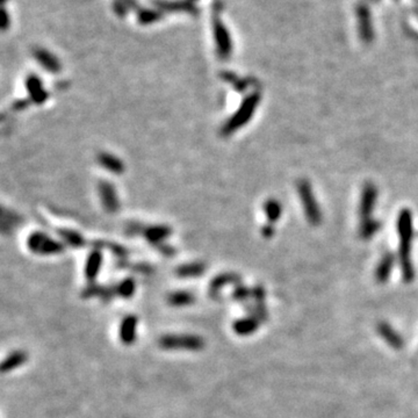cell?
I'll use <instances>...</instances> for the list:
<instances>
[{"label": "cell", "instance_id": "obj_1", "mask_svg": "<svg viewBox=\"0 0 418 418\" xmlns=\"http://www.w3.org/2000/svg\"><path fill=\"white\" fill-rule=\"evenodd\" d=\"M397 233L400 238V250L399 258L402 276L405 282H410L415 273H413V266L411 261V248L413 238V221L412 213L410 209L404 208L399 213L397 216Z\"/></svg>", "mask_w": 418, "mask_h": 418}, {"label": "cell", "instance_id": "obj_2", "mask_svg": "<svg viewBox=\"0 0 418 418\" xmlns=\"http://www.w3.org/2000/svg\"><path fill=\"white\" fill-rule=\"evenodd\" d=\"M296 190L300 196L303 212H305L306 219L311 225H319L322 222V212L318 206V202L311 188L310 183L308 180L302 179L297 183Z\"/></svg>", "mask_w": 418, "mask_h": 418}, {"label": "cell", "instance_id": "obj_3", "mask_svg": "<svg viewBox=\"0 0 418 418\" xmlns=\"http://www.w3.org/2000/svg\"><path fill=\"white\" fill-rule=\"evenodd\" d=\"M159 345L165 350H201L204 342L198 336H172L167 335L159 339Z\"/></svg>", "mask_w": 418, "mask_h": 418}, {"label": "cell", "instance_id": "obj_4", "mask_svg": "<svg viewBox=\"0 0 418 418\" xmlns=\"http://www.w3.org/2000/svg\"><path fill=\"white\" fill-rule=\"evenodd\" d=\"M376 200H378V188L372 183L365 184L359 203L360 224L371 222L374 220L373 212H374Z\"/></svg>", "mask_w": 418, "mask_h": 418}, {"label": "cell", "instance_id": "obj_5", "mask_svg": "<svg viewBox=\"0 0 418 418\" xmlns=\"http://www.w3.org/2000/svg\"><path fill=\"white\" fill-rule=\"evenodd\" d=\"M137 318L134 315H128L122 319L120 324V339L126 345H130L136 339Z\"/></svg>", "mask_w": 418, "mask_h": 418}, {"label": "cell", "instance_id": "obj_6", "mask_svg": "<svg viewBox=\"0 0 418 418\" xmlns=\"http://www.w3.org/2000/svg\"><path fill=\"white\" fill-rule=\"evenodd\" d=\"M258 102H259V97L258 96H251L249 99L245 100V102L243 104V107H242L240 112L237 113L232 126L240 127L242 125H244L245 122H248L249 118L252 116L253 112H255Z\"/></svg>", "mask_w": 418, "mask_h": 418}, {"label": "cell", "instance_id": "obj_7", "mask_svg": "<svg viewBox=\"0 0 418 418\" xmlns=\"http://www.w3.org/2000/svg\"><path fill=\"white\" fill-rule=\"evenodd\" d=\"M394 264H395V256L391 252H387L386 255L381 258L378 267H376V272H375L376 280H378L379 282H386L388 280L389 276L392 274Z\"/></svg>", "mask_w": 418, "mask_h": 418}, {"label": "cell", "instance_id": "obj_8", "mask_svg": "<svg viewBox=\"0 0 418 418\" xmlns=\"http://www.w3.org/2000/svg\"><path fill=\"white\" fill-rule=\"evenodd\" d=\"M27 360V355L24 354V352H14L11 355H8L7 358L4 360L2 371L4 373H6L8 371L14 370V368L21 366V365Z\"/></svg>", "mask_w": 418, "mask_h": 418}, {"label": "cell", "instance_id": "obj_9", "mask_svg": "<svg viewBox=\"0 0 418 418\" xmlns=\"http://www.w3.org/2000/svg\"><path fill=\"white\" fill-rule=\"evenodd\" d=\"M258 327V323L256 319L253 318H244L240 319L233 325V330L241 336H247L249 334H252Z\"/></svg>", "mask_w": 418, "mask_h": 418}, {"label": "cell", "instance_id": "obj_10", "mask_svg": "<svg viewBox=\"0 0 418 418\" xmlns=\"http://www.w3.org/2000/svg\"><path fill=\"white\" fill-rule=\"evenodd\" d=\"M381 228V223L378 220H373L371 222L367 223H362L359 227V232L360 237L364 240H371L372 237H374Z\"/></svg>", "mask_w": 418, "mask_h": 418}, {"label": "cell", "instance_id": "obj_11", "mask_svg": "<svg viewBox=\"0 0 418 418\" xmlns=\"http://www.w3.org/2000/svg\"><path fill=\"white\" fill-rule=\"evenodd\" d=\"M265 213L266 216L268 217V220L271 222H276L281 217L282 208L280 202L276 201V200H268L267 202L265 203Z\"/></svg>", "mask_w": 418, "mask_h": 418}, {"label": "cell", "instance_id": "obj_12", "mask_svg": "<svg viewBox=\"0 0 418 418\" xmlns=\"http://www.w3.org/2000/svg\"><path fill=\"white\" fill-rule=\"evenodd\" d=\"M380 333L382 334L384 339H386L388 343H391V345L395 346V347L401 346V343H402L401 342V338H399V336H397L392 329H389L388 326L386 325L380 326Z\"/></svg>", "mask_w": 418, "mask_h": 418}, {"label": "cell", "instance_id": "obj_13", "mask_svg": "<svg viewBox=\"0 0 418 418\" xmlns=\"http://www.w3.org/2000/svg\"><path fill=\"white\" fill-rule=\"evenodd\" d=\"M192 301H193V297L187 293H175L170 297V303L173 306H186L190 305Z\"/></svg>", "mask_w": 418, "mask_h": 418}]
</instances>
